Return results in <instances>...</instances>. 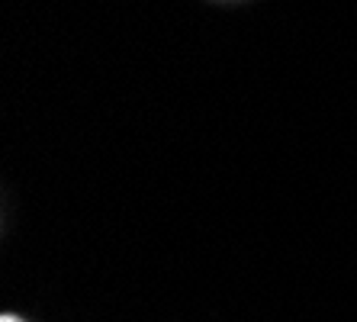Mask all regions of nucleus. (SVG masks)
Instances as JSON below:
<instances>
[{
	"mask_svg": "<svg viewBox=\"0 0 357 322\" xmlns=\"http://www.w3.org/2000/svg\"><path fill=\"white\" fill-rule=\"evenodd\" d=\"M0 322H23V319H17V316H10V313H7V316H3V319H0Z\"/></svg>",
	"mask_w": 357,
	"mask_h": 322,
	"instance_id": "obj_1",
	"label": "nucleus"
}]
</instances>
